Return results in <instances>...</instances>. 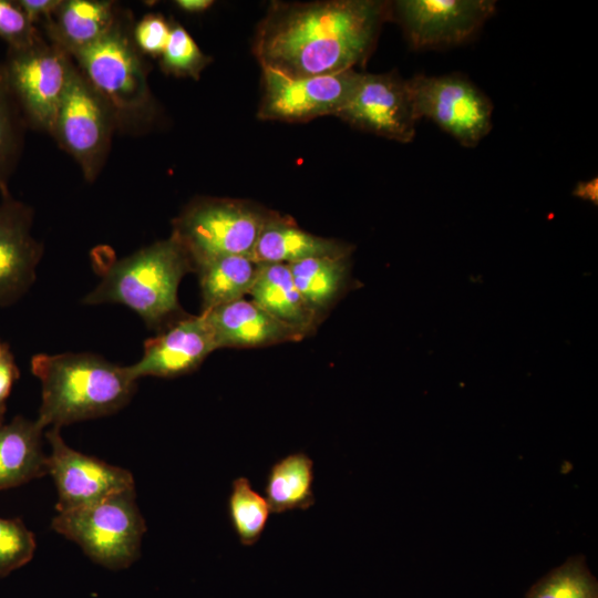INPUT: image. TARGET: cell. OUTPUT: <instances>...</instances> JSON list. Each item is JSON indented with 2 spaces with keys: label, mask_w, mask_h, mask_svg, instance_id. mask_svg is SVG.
<instances>
[{
  "label": "cell",
  "mask_w": 598,
  "mask_h": 598,
  "mask_svg": "<svg viewBox=\"0 0 598 598\" xmlns=\"http://www.w3.org/2000/svg\"><path fill=\"white\" fill-rule=\"evenodd\" d=\"M388 20L389 1L274 2L257 27L254 53L262 69L290 78L337 73L369 59Z\"/></svg>",
  "instance_id": "cell-1"
},
{
  "label": "cell",
  "mask_w": 598,
  "mask_h": 598,
  "mask_svg": "<svg viewBox=\"0 0 598 598\" xmlns=\"http://www.w3.org/2000/svg\"><path fill=\"white\" fill-rule=\"evenodd\" d=\"M31 371L41 382L37 421L42 427L115 413L133 396L137 380L128 367H120L93 353H39Z\"/></svg>",
  "instance_id": "cell-2"
},
{
  "label": "cell",
  "mask_w": 598,
  "mask_h": 598,
  "mask_svg": "<svg viewBox=\"0 0 598 598\" xmlns=\"http://www.w3.org/2000/svg\"><path fill=\"white\" fill-rule=\"evenodd\" d=\"M192 270L195 269L186 250L171 235L111 262L83 303H121L150 328H162L179 319L175 317L182 312L177 290L182 278Z\"/></svg>",
  "instance_id": "cell-3"
},
{
  "label": "cell",
  "mask_w": 598,
  "mask_h": 598,
  "mask_svg": "<svg viewBox=\"0 0 598 598\" xmlns=\"http://www.w3.org/2000/svg\"><path fill=\"white\" fill-rule=\"evenodd\" d=\"M130 22L122 13L105 35L71 58L112 110L117 128L137 131L154 120L156 106Z\"/></svg>",
  "instance_id": "cell-4"
},
{
  "label": "cell",
  "mask_w": 598,
  "mask_h": 598,
  "mask_svg": "<svg viewBox=\"0 0 598 598\" xmlns=\"http://www.w3.org/2000/svg\"><path fill=\"white\" fill-rule=\"evenodd\" d=\"M271 212L248 200L199 197L173 219L172 235L196 270L224 256L251 257Z\"/></svg>",
  "instance_id": "cell-5"
},
{
  "label": "cell",
  "mask_w": 598,
  "mask_h": 598,
  "mask_svg": "<svg viewBox=\"0 0 598 598\" xmlns=\"http://www.w3.org/2000/svg\"><path fill=\"white\" fill-rule=\"evenodd\" d=\"M52 528L76 543L96 564L110 569L131 566L140 556L146 532L135 488L59 512Z\"/></svg>",
  "instance_id": "cell-6"
},
{
  "label": "cell",
  "mask_w": 598,
  "mask_h": 598,
  "mask_svg": "<svg viewBox=\"0 0 598 598\" xmlns=\"http://www.w3.org/2000/svg\"><path fill=\"white\" fill-rule=\"evenodd\" d=\"M2 64L28 127L52 135L73 65L71 55L41 34L28 47L8 49Z\"/></svg>",
  "instance_id": "cell-7"
},
{
  "label": "cell",
  "mask_w": 598,
  "mask_h": 598,
  "mask_svg": "<svg viewBox=\"0 0 598 598\" xmlns=\"http://www.w3.org/2000/svg\"><path fill=\"white\" fill-rule=\"evenodd\" d=\"M116 128L112 110L73 61L51 136L79 164L86 182L101 173Z\"/></svg>",
  "instance_id": "cell-8"
},
{
  "label": "cell",
  "mask_w": 598,
  "mask_h": 598,
  "mask_svg": "<svg viewBox=\"0 0 598 598\" xmlns=\"http://www.w3.org/2000/svg\"><path fill=\"white\" fill-rule=\"evenodd\" d=\"M417 118H427L464 147H475L492 130L493 103L462 74L408 80Z\"/></svg>",
  "instance_id": "cell-9"
},
{
  "label": "cell",
  "mask_w": 598,
  "mask_h": 598,
  "mask_svg": "<svg viewBox=\"0 0 598 598\" xmlns=\"http://www.w3.org/2000/svg\"><path fill=\"white\" fill-rule=\"evenodd\" d=\"M362 73L354 69L306 78H290L262 69L260 120L306 122L337 115L354 93Z\"/></svg>",
  "instance_id": "cell-10"
},
{
  "label": "cell",
  "mask_w": 598,
  "mask_h": 598,
  "mask_svg": "<svg viewBox=\"0 0 598 598\" xmlns=\"http://www.w3.org/2000/svg\"><path fill=\"white\" fill-rule=\"evenodd\" d=\"M494 0H399L391 2L392 20L415 50H436L473 39L494 14Z\"/></svg>",
  "instance_id": "cell-11"
},
{
  "label": "cell",
  "mask_w": 598,
  "mask_h": 598,
  "mask_svg": "<svg viewBox=\"0 0 598 598\" xmlns=\"http://www.w3.org/2000/svg\"><path fill=\"white\" fill-rule=\"evenodd\" d=\"M351 126L400 143H410L417 118L408 80L395 72L362 73L359 84L336 115Z\"/></svg>",
  "instance_id": "cell-12"
},
{
  "label": "cell",
  "mask_w": 598,
  "mask_h": 598,
  "mask_svg": "<svg viewBox=\"0 0 598 598\" xmlns=\"http://www.w3.org/2000/svg\"><path fill=\"white\" fill-rule=\"evenodd\" d=\"M45 437L51 446L47 467L58 491V513L135 488L130 471L70 447L60 427H51Z\"/></svg>",
  "instance_id": "cell-13"
},
{
  "label": "cell",
  "mask_w": 598,
  "mask_h": 598,
  "mask_svg": "<svg viewBox=\"0 0 598 598\" xmlns=\"http://www.w3.org/2000/svg\"><path fill=\"white\" fill-rule=\"evenodd\" d=\"M0 194V307H6L30 289L43 246L31 231L33 209L9 189Z\"/></svg>",
  "instance_id": "cell-14"
},
{
  "label": "cell",
  "mask_w": 598,
  "mask_h": 598,
  "mask_svg": "<svg viewBox=\"0 0 598 598\" xmlns=\"http://www.w3.org/2000/svg\"><path fill=\"white\" fill-rule=\"evenodd\" d=\"M216 349L205 316H186L146 340L142 358L128 370L136 380L143 377L174 378L196 370Z\"/></svg>",
  "instance_id": "cell-15"
},
{
  "label": "cell",
  "mask_w": 598,
  "mask_h": 598,
  "mask_svg": "<svg viewBox=\"0 0 598 598\" xmlns=\"http://www.w3.org/2000/svg\"><path fill=\"white\" fill-rule=\"evenodd\" d=\"M217 349L225 347H266L300 341L308 334L292 328L245 298L202 312Z\"/></svg>",
  "instance_id": "cell-16"
},
{
  "label": "cell",
  "mask_w": 598,
  "mask_h": 598,
  "mask_svg": "<svg viewBox=\"0 0 598 598\" xmlns=\"http://www.w3.org/2000/svg\"><path fill=\"white\" fill-rule=\"evenodd\" d=\"M353 246L302 230L295 220L271 212L251 258L260 264H292L317 257H350Z\"/></svg>",
  "instance_id": "cell-17"
},
{
  "label": "cell",
  "mask_w": 598,
  "mask_h": 598,
  "mask_svg": "<svg viewBox=\"0 0 598 598\" xmlns=\"http://www.w3.org/2000/svg\"><path fill=\"white\" fill-rule=\"evenodd\" d=\"M121 16L113 1L62 0L42 27L49 41L72 55L105 35Z\"/></svg>",
  "instance_id": "cell-18"
},
{
  "label": "cell",
  "mask_w": 598,
  "mask_h": 598,
  "mask_svg": "<svg viewBox=\"0 0 598 598\" xmlns=\"http://www.w3.org/2000/svg\"><path fill=\"white\" fill-rule=\"evenodd\" d=\"M43 430L37 420L21 415L9 423L0 422V491L48 474Z\"/></svg>",
  "instance_id": "cell-19"
},
{
  "label": "cell",
  "mask_w": 598,
  "mask_h": 598,
  "mask_svg": "<svg viewBox=\"0 0 598 598\" xmlns=\"http://www.w3.org/2000/svg\"><path fill=\"white\" fill-rule=\"evenodd\" d=\"M249 295L276 319L308 336L319 323L320 317L298 291L286 264H261Z\"/></svg>",
  "instance_id": "cell-20"
},
{
  "label": "cell",
  "mask_w": 598,
  "mask_h": 598,
  "mask_svg": "<svg viewBox=\"0 0 598 598\" xmlns=\"http://www.w3.org/2000/svg\"><path fill=\"white\" fill-rule=\"evenodd\" d=\"M313 461L303 452L289 453L269 468L265 497L274 514L308 509L315 502Z\"/></svg>",
  "instance_id": "cell-21"
},
{
  "label": "cell",
  "mask_w": 598,
  "mask_h": 598,
  "mask_svg": "<svg viewBox=\"0 0 598 598\" xmlns=\"http://www.w3.org/2000/svg\"><path fill=\"white\" fill-rule=\"evenodd\" d=\"M261 264L249 256H224L199 266L203 311L243 299L250 292Z\"/></svg>",
  "instance_id": "cell-22"
},
{
  "label": "cell",
  "mask_w": 598,
  "mask_h": 598,
  "mask_svg": "<svg viewBox=\"0 0 598 598\" xmlns=\"http://www.w3.org/2000/svg\"><path fill=\"white\" fill-rule=\"evenodd\" d=\"M298 291L321 317L343 291L349 276V257H317L289 264Z\"/></svg>",
  "instance_id": "cell-23"
},
{
  "label": "cell",
  "mask_w": 598,
  "mask_h": 598,
  "mask_svg": "<svg viewBox=\"0 0 598 598\" xmlns=\"http://www.w3.org/2000/svg\"><path fill=\"white\" fill-rule=\"evenodd\" d=\"M227 513L240 544L252 546L264 534L271 511L266 497L252 488L247 477L241 476L231 483Z\"/></svg>",
  "instance_id": "cell-24"
},
{
  "label": "cell",
  "mask_w": 598,
  "mask_h": 598,
  "mask_svg": "<svg viewBox=\"0 0 598 598\" xmlns=\"http://www.w3.org/2000/svg\"><path fill=\"white\" fill-rule=\"evenodd\" d=\"M524 598H598V581L586 557L574 555L533 584Z\"/></svg>",
  "instance_id": "cell-25"
},
{
  "label": "cell",
  "mask_w": 598,
  "mask_h": 598,
  "mask_svg": "<svg viewBox=\"0 0 598 598\" xmlns=\"http://www.w3.org/2000/svg\"><path fill=\"white\" fill-rule=\"evenodd\" d=\"M27 127L0 62V192L9 189L8 183L20 159Z\"/></svg>",
  "instance_id": "cell-26"
},
{
  "label": "cell",
  "mask_w": 598,
  "mask_h": 598,
  "mask_svg": "<svg viewBox=\"0 0 598 598\" xmlns=\"http://www.w3.org/2000/svg\"><path fill=\"white\" fill-rule=\"evenodd\" d=\"M159 58L165 73L194 80H198L210 63V58L199 49L186 29L175 22H171L169 38Z\"/></svg>",
  "instance_id": "cell-27"
},
{
  "label": "cell",
  "mask_w": 598,
  "mask_h": 598,
  "mask_svg": "<svg viewBox=\"0 0 598 598\" xmlns=\"http://www.w3.org/2000/svg\"><path fill=\"white\" fill-rule=\"evenodd\" d=\"M34 550V535L20 519L0 517V577L29 563Z\"/></svg>",
  "instance_id": "cell-28"
},
{
  "label": "cell",
  "mask_w": 598,
  "mask_h": 598,
  "mask_svg": "<svg viewBox=\"0 0 598 598\" xmlns=\"http://www.w3.org/2000/svg\"><path fill=\"white\" fill-rule=\"evenodd\" d=\"M41 32L32 24L17 1L0 0V38L8 49H20L32 44Z\"/></svg>",
  "instance_id": "cell-29"
},
{
  "label": "cell",
  "mask_w": 598,
  "mask_h": 598,
  "mask_svg": "<svg viewBox=\"0 0 598 598\" xmlns=\"http://www.w3.org/2000/svg\"><path fill=\"white\" fill-rule=\"evenodd\" d=\"M171 22L162 14H145L133 27L132 35L137 50L153 58L161 56L169 38Z\"/></svg>",
  "instance_id": "cell-30"
},
{
  "label": "cell",
  "mask_w": 598,
  "mask_h": 598,
  "mask_svg": "<svg viewBox=\"0 0 598 598\" xmlns=\"http://www.w3.org/2000/svg\"><path fill=\"white\" fill-rule=\"evenodd\" d=\"M29 21L37 27L49 21L62 0H16Z\"/></svg>",
  "instance_id": "cell-31"
},
{
  "label": "cell",
  "mask_w": 598,
  "mask_h": 598,
  "mask_svg": "<svg viewBox=\"0 0 598 598\" xmlns=\"http://www.w3.org/2000/svg\"><path fill=\"white\" fill-rule=\"evenodd\" d=\"M18 378V367L14 362L13 354L8 349L0 358V408H6V401Z\"/></svg>",
  "instance_id": "cell-32"
},
{
  "label": "cell",
  "mask_w": 598,
  "mask_h": 598,
  "mask_svg": "<svg viewBox=\"0 0 598 598\" xmlns=\"http://www.w3.org/2000/svg\"><path fill=\"white\" fill-rule=\"evenodd\" d=\"M573 194L584 200L597 205L598 203V178L594 177L585 182H579Z\"/></svg>",
  "instance_id": "cell-33"
},
{
  "label": "cell",
  "mask_w": 598,
  "mask_h": 598,
  "mask_svg": "<svg viewBox=\"0 0 598 598\" xmlns=\"http://www.w3.org/2000/svg\"><path fill=\"white\" fill-rule=\"evenodd\" d=\"M177 8L188 13H199L209 9L214 1L212 0H177L174 2Z\"/></svg>",
  "instance_id": "cell-34"
},
{
  "label": "cell",
  "mask_w": 598,
  "mask_h": 598,
  "mask_svg": "<svg viewBox=\"0 0 598 598\" xmlns=\"http://www.w3.org/2000/svg\"><path fill=\"white\" fill-rule=\"evenodd\" d=\"M9 349V347L0 341V358L4 354V352Z\"/></svg>",
  "instance_id": "cell-35"
},
{
  "label": "cell",
  "mask_w": 598,
  "mask_h": 598,
  "mask_svg": "<svg viewBox=\"0 0 598 598\" xmlns=\"http://www.w3.org/2000/svg\"><path fill=\"white\" fill-rule=\"evenodd\" d=\"M4 413H6V408H0V422L3 421Z\"/></svg>",
  "instance_id": "cell-36"
}]
</instances>
